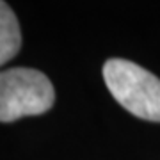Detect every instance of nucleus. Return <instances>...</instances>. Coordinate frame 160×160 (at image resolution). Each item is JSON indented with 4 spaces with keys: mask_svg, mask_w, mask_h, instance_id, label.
Returning <instances> with one entry per match:
<instances>
[{
    "mask_svg": "<svg viewBox=\"0 0 160 160\" xmlns=\"http://www.w3.org/2000/svg\"><path fill=\"white\" fill-rule=\"evenodd\" d=\"M103 78L121 107L141 119L160 121L158 77L132 61L109 59L103 66Z\"/></svg>",
    "mask_w": 160,
    "mask_h": 160,
    "instance_id": "1",
    "label": "nucleus"
},
{
    "mask_svg": "<svg viewBox=\"0 0 160 160\" xmlns=\"http://www.w3.org/2000/svg\"><path fill=\"white\" fill-rule=\"evenodd\" d=\"M53 86L45 73L32 68L0 71V121L11 123L25 116H38L52 109Z\"/></svg>",
    "mask_w": 160,
    "mask_h": 160,
    "instance_id": "2",
    "label": "nucleus"
},
{
    "mask_svg": "<svg viewBox=\"0 0 160 160\" xmlns=\"http://www.w3.org/2000/svg\"><path fill=\"white\" fill-rule=\"evenodd\" d=\"M22 46V32L14 12L0 0V66L9 62Z\"/></svg>",
    "mask_w": 160,
    "mask_h": 160,
    "instance_id": "3",
    "label": "nucleus"
}]
</instances>
